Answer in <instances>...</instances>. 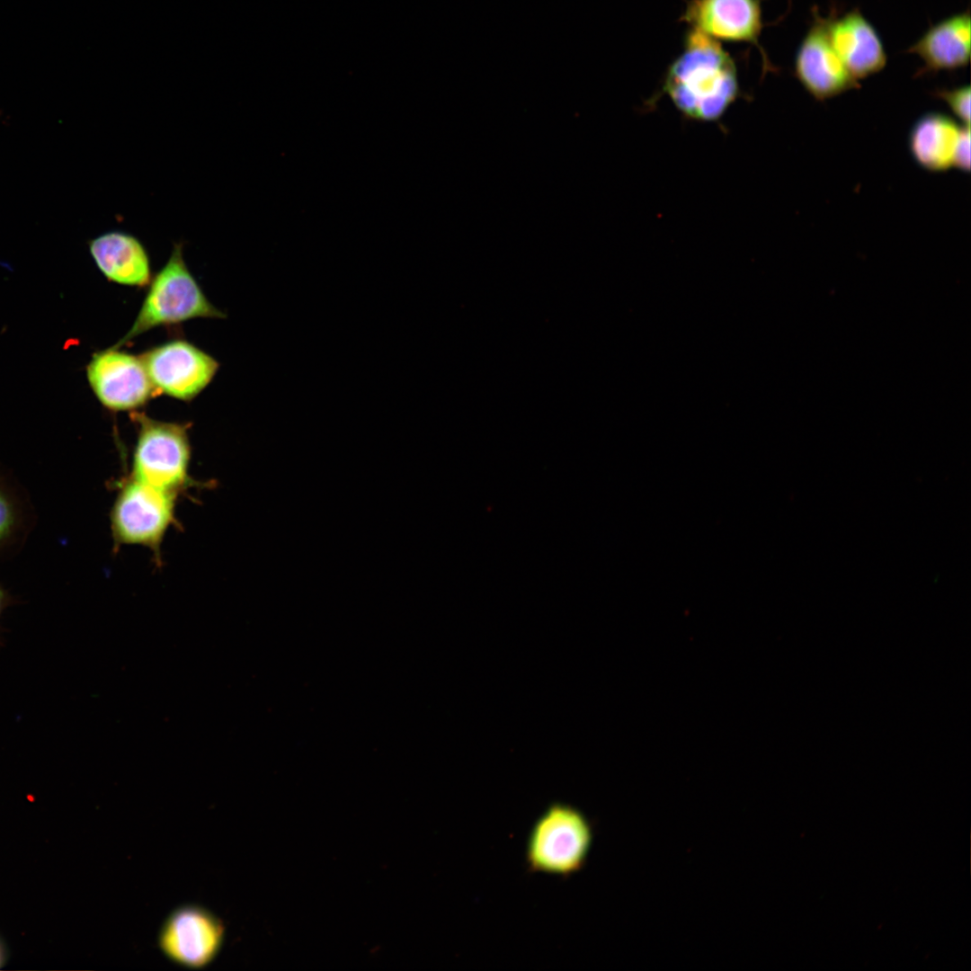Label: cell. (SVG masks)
<instances>
[{"instance_id": "cell-3", "label": "cell", "mask_w": 971, "mask_h": 971, "mask_svg": "<svg viewBox=\"0 0 971 971\" xmlns=\"http://www.w3.org/2000/svg\"><path fill=\"white\" fill-rule=\"evenodd\" d=\"M130 417L138 434L129 476L178 494L194 486L189 473L190 424L155 420L137 411H132Z\"/></svg>"}, {"instance_id": "cell-15", "label": "cell", "mask_w": 971, "mask_h": 971, "mask_svg": "<svg viewBox=\"0 0 971 971\" xmlns=\"http://www.w3.org/2000/svg\"><path fill=\"white\" fill-rule=\"evenodd\" d=\"M27 504L19 492L0 472V553L22 539L28 530Z\"/></svg>"}, {"instance_id": "cell-4", "label": "cell", "mask_w": 971, "mask_h": 971, "mask_svg": "<svg viewBox=\"0 0 971 971\" xmlns=\"http://www.w3.org/2000/svg\"><path fill=\"white\" fill-rule=\"evenodd\" d=\"M116 485L117 494L109 514L114 547H145L159 563L162 542L168 530L176 523L178 494L155 487L129 475Z\"/></svg>"}, {"instance_id": "cell-17", "label": "cell", "mask_w": 971, "mask_h": 971, "mask_svg": "<svg viewBox=\"0 0 971 971\" xmlns=\"http://www.w3.org/2000/svg\"><path fill=\"white\" fill-rule=\"evenodd\" d=\"M953 166L963 171H968L970 167V129L968 126L962 128L954 152Z\"/></svg>"}, {"instance_id": "cell-8", "label": "cell", "mask_w": 971, "mask_h": 971, "mask_svg": "<svg viewBox=\"0 0 971 971\" xmlns=\"http://www.w3.org/2000/svg\"><path fill=\"white\" fill-rule=\"evenodd\" d=\"M224 940L222 922L207 909L184 905L165 921L158 945L165 957L188 968H202L219 952Z\"/></svg>"}, {"instance_id": "cell-6", "label": "cell", "mask_w": 971, "mask_h": 971, "mask_svg": "<svg viewBox=\"0 0 971 971\" xmlns=\"http://www.w3.org/2000/svg\"><path fill=\"white\" fill-rule=\"evenodd\" d=\"M158 395L189 401L199 395L218 370L210 355L184 340H174L139 355Z\"/></svg>"}, {"instance_id": "cell-13", "label": "cell", "mask_w": 971, "mask_h": 971, "mask_svg": "<svg viewBox=\"0 0 971 971\" xmlns=\"http://www.w3.org/2000/svg\"><path fill=\"white\" fill-rule=\"evenodd\" d=\"M89 253L100 272L110 281L143 287L151 281L148 253L134 235L104 232L88 242Z\"/></svg>"}, {"instance_id": "cell-12", "label": "cell", "mask_w": 971, "mask_h": 971, "mask_svg": "<svg viewBox=\"0 0 971 971\" xmlns=\"http://www.w3.org/2000/svg\"><path fill=\"white\" fill-rule=\"evenodd\" d=\"M907 52L922 60L919 76L952 71L969 64L971 19L969 10L949 16L930 27Z\"/></svg>"}, {"instance_id": "cell-18", "label": "cell", "mask_w": 971, "mask_h": 971, "mask_svg": "<svg viewBox=\"0 0 971 971\" xmlns=\"http://www.w3.org/2000/svg\"><path fill=\"white\" fill-rule=\"evenodd\" d=\"M16 602V599L0 583V620L4 611ZM2 641V628L0 625V646Z\"/></svg>"}, {"instance_id": "cell-7", "label": "cell", "mask_w": 971, "mask_h": 971, "mask_svg": "<svg viewBox=\"0 0 971 971\" xmlns=\"http://www.w3.org/2000/svg\"><path fill=\"white\" fill-rule=\"evenodd\" d=\"M86 375L98 400L111 411H134L158 395L140 357L112 347L93 355Z\"/></svg>"}, {"instance_id": "cell-5", "label": "cell", "mask_w": 971, "mask_h": 971, "mask_svg": "<svg viewBox=\"0 0 971 971\" xmlns=\"http://www.w3.org/2000/svg\"><path fill=\"white\" fill-rule=\"evenodd\" d=\"M592 841L589 820L575 806L555 803L530 833L526 860L531 871L567 877L582 869Z\"/></svg>"}, {"instance_id": "cell-9", "label": "cell", "mask_w": 971, "mask_h": 971, "mask_svg": "<svg viewBox=\"0 0 971 971\" xmlns=\"http://www.w3.org/2000/svg\"><path fill=\"white\" fill-rule=\"evenodd\" d=\"M794 74L815 99L824 101L859 86L831 42L827 17L817 11L794 59Z\"/></svg>"}, {"instance_id": "cell-16", "label": "cell", "mask_w": 971, "mask_h": 971, "mask_svg": "<svg viewBox=\"0 0 971 971\" xmlns=\"http://www.w3.org/2000/svg\"><path fill=\"white\" fill-rule=\"evenodd\" d=\"M934 94L948 105L952 113L964 126H969L971 95L969 85H961L951 89H938L934 92Z\"/></svg>"}, {"instance_id": "cell-14", "label": "cell", "mask_w": 971, "mask_h": 971, "mask_svg": "<svg viewBox=\"0 0 971 971\" xmlns=\"http://www.w3.org/2000/svg\"><path fill=\"white\" fill-rule=\"evenodd\" d=\"M963 127L941 113L924 114L910 130V153L924 169L945 171L953 166L954 152Z\"/></svg>"}, {"instance_id": "cell-10", "label": "cell", "mask_w": 971, "mask_h": 971, "mask_svg": "<svg viewBox=\"0 0 971 971\" xmlns=\"http://www.w3.org/2000/svg\"><path fill=\"white\" fill-rule=\"evenodd\" d=\"M681 20L717 41L755 46L764 67H772L760 45L763 28L761 0H689Z\"/></svg>"}, {"instance_id": "cell-19", "label": "cell", "mask_w": 971, "mask_h": 971, "mask_svg": "<svg viewBox=\"0 0 971 971\" xmlns=\"http://www.w3.org/2000/svg\"><path fill=\"white\" fill-rule=\"evenodd\" d=\"M7 958V950L4 944L0 940V968L5 964Z\"/></svg>"}, {"instance_id": "cell-1", "label": "cell", "mask_w": 971, "mask_h": 971, "mask_svg": "<svg viewBox=\"0 0 971 971\" xmlns=\"http://www.w3.org/2000/svg\"><path fill=\"white\" fill-rule=\"evenodd\" d=\"M663 93L684 115L717 120L740 93L735 63L719 41L690 28L665 71Z\"/></svg>"}, {"instance_id": "cell-2", "label": "cell", "mask_w": 971, "mask_h": 971, "mask_svg": "<svg viewBox=\"0 0 971 971\" xmlns=\"http://www.w3.org/2000/svg\"><path fill=\"white\" fill-rule=\"evenodd\" d=\"M183 243H175L163 268L151 279L149 289L130 329L112 348L120 349L141 334L160 325L196 317L222 318L225 315L206 298L187 267Z\"/></svg>"}, {"instance_id": "cell-11", "label": "cell", "mask_w": 971, "mask_h": 971, "mask_svg": "<svg viewBox=\"0 0 971 971\" xmlns=\"http://www.w3.org/2000/svg\"><path fill=\"white\" fill-rule=\"evenodd\" d=\"M829 37L837 55L857 80L881 71L887 63L883 41L858 8L827 16Z\"/></svg>"}]
</instances>
